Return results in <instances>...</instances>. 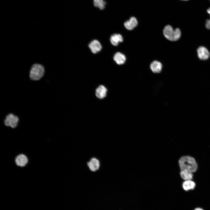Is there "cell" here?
I'll return each instance as SVG.
<instances>
[{"mask_svg": "<svg viewBox=\"0 0 210 210\" xmlns=\"http://www.w3.org/2000/svg\"><path fill=\"white\" fill-rule=\"evenodd\" d=\"M88 165L91 171L95 172L99 169V162L97 159L93 158L88 163Z\"/></svg>", "mask_w": 210, "mask_h": 210, "instance_id": "8fae6325", "label": "cell"}, {"mask_svg": "<svg viewBox=\"0 0 210 210\" xmlns=\"http://www.w3.org/2000/svg\"><path fill=\"white\" fill-rule=\"evenodd\" d=\"M110 40L111 43L113 46H116L120 42H122L123 38L120 34H115L111 36Z\"/></svg>", "mask_w": 210, "mask_h": 210, "instance_id": "4fadbf2b", "label": "cell"}, {"mask_svg": "<svg viewBox=\"0 0 210 210\" xmlns=\"http://www.w3.org/2000/svg\"><path fill=\"white\" fill-rule=\"evenodd\" d=\"M195 186V183L191 180H185L182 184V187L186 191H188L194 189Z\"/></svg>", "mask_w": 210, "mask_h": 210, "instance_id": "5bb4252c", "label": "cell"}, {"mask_svg": "<svg viewBox=\"0 0 210 210\" xmlns=\"http://www.w3.org/2000/svg\"><path fill=\"white\" fill-rule=\"evenodd\" d=\"M138 24V21L136 18L134 17H132L129 20L124 22V25L127 30H132L137 26Z\"/></svg>", "mask_w": 210, "mask_h": 210, "instance_id": "8992f818", "label": "cell"}, {"mask_svg": "<svg viewBox=\"0 0 210 210\" xmlns=\"http://www.w3.org/2000/svg\"><path fill=\"white\" fill-rule=\"evenodd\" d=\"M163 34L167 39L171 41H177L181 36V32L179 28H177L174 29L172 27L169 25H167L164 27Z\"/></svg>", "mask_w": 210, "mask_h": 210, "instance_id": "3957f363", "label": "cell"}, {"mask_svg": "<svg viewBox=\"0 0 210 210\" xmlns=\"http://www.w3.org/2000/svg\"><path fill=\"white\" fill-rule=\"evenodd\" d=\"M184 0V1H187V0Z\"/></svg>", "mask_w": 210, "mask_h": 210, "instance_id": "d6986e66", "label": "cell"}, {"mask_svg": "<svg viewBox=\"0 0 210 210\" xmlns=\"http://www.w3.org/2000/svg\"><path fill=\"white\" fill-rule=\"evenodd\" d=\"M198 56L201 60H205L210 56V53L206 48L204 46H200L197 49Z\"/></svg>", "mask_w": 210, "mask_h": 210, "instance_id": "5b68a950", "label": "cell"}, {"mask_svg": "<svg viewBox=\"0 0 210 210\" xmlns=\"http://www.w3.org/2000/svg\"><path fill=\"white\" fill-rule=\"evenodd\" d=\"M113 59L117 64L121 65L125 62L126 61V57L124 54L118 52L114 55Z\"/></svg>", "mask_w": 210, "mask_h": 210, "instance_id": "7c38bea8", "label": "cell"}, {"mask_svg": "<svg viewBox=\"0 0 210 210\" xmlns=\"http://www.w3.org/2000/svg\"><path fill=\"white\" fill-rule=\"evenodd\" d=\"M180 174L181 178L185 180H191L193 177L192 173L186 170H181Z\"/></svg>", "mask_w": 210, "mask_h": 210, "instance_id": "9a60e30c", "label": "cell"}, {"mask_svg": "<svg viewBox=\"0 0 210 210\" xmlns=\"http://www.w3.org/2000/svg\"><path fill=\"white\" fill-rule=\"evenodd\" d=\"M89 47L92 52L95 54L100 51L102 48L100 43L96 40L92 41L89 44Z\"/></svg>", "mask_w": 210, "mask_h": 210, "instance_id": "ba28073f", "label": "cell"}, {"mask_svg": "<svg viewBox=\"0 0 210 210\" xmlns=\"http://www.w3.org/2000/svg\"><path fill=\"white\" fill-rule=\"evenodd\" d=\"M178 164L181 170H186L194 173L197 170L198 166L195 159L189 156L182 157Z\"/></svg>", "mask_w": 210, "mask_h": 210, "instance_id": "6da1fadb", "label": "cell"}, {"mask_svg": "<svg viewBox=\"0 0 210 210\" xmlns=\"http://www.w3.org/2000/svg\"><path fill=\"white\" fill-rule=\"evenodd\" d=\"M15 161L17 165L21 167H23L27 163L28 159L25 155L20 154L16 157Z\"/></svg>", "mask_w": 210, "mask_h": 210, "instance_id": "52a82bcc", "label": "cell"}, {"mask_svg": "<svg viewBox=\"0 0 210 210\" xmlns=\"http://www.w3.org/2000/svg\"><path fill=\"white\" fill-rule=\"evenodd\" d=\"M107 91V88L103 85L99 86L96 90V95L99 99H102L106 97Z\"/></svg>", "mask_w": 210, "mask_h": 210, "instance_id": "30bf717a", "label": "cell"}, {"mask_svg": "<svg viewBox=\"0 0 210 210\" xmlns=\"http://www.w3.org/2000/svg\"><path fill=\"white\" fill-rule=\"evenodd\" d=\"M19 120V118L18 116L12 113H10L6 117L4 121V123L5 125L7 126L15 128L17 126Z\"/></svg>", "mask_w": 210, "mask_h": 210, "instance_id": "277c9868", "label": "cell"}, {"mask_svg": "<svg viewBox=\"0 0 210 210\" xmlns=\"http://www.w3.org/2000/svg\"><path fill=\"white\" fill-rule=\"evenodd\" d=\"M207 12L210 15V7L207 10ZM206 23V27L208 29H210V19L207 20Z\"/></svg>", "mask_w": 210, "mask_h": 210, "instance_id": "e0dca14e", "label": "cell"}, {"mask_svg": "<svg viewBox=\"0 0 210 210\" xmlns=\"http://www.w3.org/2000/svg\"><path fill=\"white\" fill-rule=\"evenodd\" d=\"M93 3L95 7L100 10H103L105 8L106 2L104 0H93Z\"/></svg>", "mask_w": 210, "mask_h": 210, "instance_id": "2e32d148", "label": "cell"}, {"mask_svg": "<svg viewBox=\"0 0 210 210\" xmlns=\"http://www.w3.org/2000/svg\"><path fill=\"white\" fill-rule=\"evenodd\" d=\"M44 73V66L41 64L36 63L33 64L30 68L29 77L33 80H38L43 76Z\"/></svg>", "mask_w": 210, "mask_h": 210, "instance_id": "7a4b0ae2", "label": "cell"}, {"mask_svg": "<svg viewBox=\"0 0 210 210\" xmlns=\"http://www.w3.org/2000/svg\"><path fill=\"white\" fill-rule=\"evenodd\" d=\"M194 210H204L201 208L198 207V208H196Z\"/></svg>", "mask_w": 210, "mask_h": 210, "instance_id": "ac0fdd59", "label": "cell"}, {"mask_svg": "<svg viewBox=\"0 0 210 210\" xmlns=\"http://www.w3.org/2000/svg\"><path fill=\"white\" fill-rule=\"evenodd\" d=\"M150 67L151 70L153 73H159L162 71V65L160 62L154 60L151 63Z\"/></svg>", "mask_w": 210, "mask_h": 210, "instance_id": "9c48e42d", "label": "cell"}]
</instances>
